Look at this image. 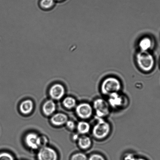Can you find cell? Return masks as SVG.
I'll return each mask as SVG.
<instances>
[{"instance_id":"1","label":"cell","mask_w":160,"mask_h":160,"mask_svg":"<svg viewBox=\"0 0 160 160\" xmlns=\"http://www.w3.org/2000/svg\"><path fill=\"white\" fill-rule=\"evenodd\" d=\"M95 118L97 122L92 128V135L98 139L106 138L110 133L111 125L104 118L96 117Z\"/></svg>"},{"instance_id":"2","label":"cell","mask_w":160,"mask_h":160,"mask_svg":"<svg viewBox=\"0 0 160 160\" xmlns=\"http://www.w3.org/2000/svg\"><path fill=\"white\" fill-rule=\"evenodd\" d=\"M121 84L115 78H106L102 82L101 91L103 95L109 96L114 92H119L121 89Z\"/></svg>"},{"instance_id":"3","label":"cell","mask_w":160,"mask_h":160,"mask_svg":"<svg viewBox=\"0 0 160 160\" xmlns=\"http://www.w3.org/2000/svg\"><path fill=\"white\" fill-rule=\"evenodd\" d=\"M136 60L139 67L142 71L149 72L154 66V58L148 51H141L138 53Z\"/></svg>"},{"instance_id":"4","label":"cell","mask_w":160,"mask_h":160,"mask_svg":"<svg viewBox=\"0 0 160 160\" xmlns=\"http://www.w3.org/2000/svg\"><path fill=\"white\" fill-rule=\"evenodd\" d=\"M95 113V117L104 118L109 115L110 106L107 101L102 98H98L94 100L92 106Z\"/></svg>"},{"instance_id":"5","label":"cell","mask_w":160,"mask_h":160,"mask_svg":"<svg viewBox=\"0 0 160 160\" xmlns=\"http://www.w3.org/2000/svg\"><path fill=\"white\" fill-rule=\"evenodd\" d=\"M107 102L110 107L120 109L126 104V98L120 92H114L108 96Z\"/></svg>"},{"instance_id":"6","label":"cell","mask_w":160,"mask_h":160,"mask_svg":"<svg viewBox=\"0 0 160 160\" xmlns=\"http://www.w3.org/2000/svg\"><path fill=\"white\" fill-rule=\"evenodd\" d=\"M93 111L92 106L88 103H80L76 108L77 115L80 118L84 120L90 118L93 114Z\"/></svg>"},{"instance_id":"7","label":"cell","mask_w":160,"mask_h":160,"mask_svg":"<svg viewBox=\"0 0 160 160\" xmlns=\"http://www.w3.org/2000/svg\"><path fill=\"white\" fill-rule=\"evenodd\" d=\"M37 158L38 160H57L58 155L53 148L44 147L39 150Z\"/></svg>"},{"instance_id":"8","label":"cell","mask_w":160,"mask_h":160,"mask_svg":"<svg viewBox=\"0 0 160 160\" xmlns=\"http://www.w3.org/2000/svg\"><path fill=\"white\" fill-rule=\"evenodd\" d=\"M25 142L28 147L33 150H37L42 147L41 137L34 133H30L25 138Z\"/></svg>"},{"instance_id":"9","label":"cell","mask_w":160,"mask_h":160,"mask_svg":"<svg viewBox=\"0 0 160 160\" xmlns=\"http://www.w3.org/2000/svg\"><path fill=\"white\" fill-rule=\"evenodd\" d=\"M65 92V88L63 86L59 84L53 85L49 91L50 96L54 100L60 99L64 96Z\"/></svg>"},{"instance_id":"10","label":"cell","mask_w":160,"mask_h":160,"mask_svg":"<svg viewBox=\"0 0 160 160\" xmlns=\"http://www.w3.org/2000/svg\"><path fill=\"white\" fill-rule=\"evenodd\" d=\"M68 118L65 114L59 113L52 116L51 121L53 124L56 126H61L66 123Z\"/></svg>"},{"instance_id":"11","label":"cell","mask_w":160,"mask_h":160,"mask_svg":"<svg viewBox=\"0 0 160 160\" xmlns=\"http://www.w3.org/2000/svg\"><path fill=\"white\" fill-rule=\"evenodd\" d=\"M56 109L55 103L52 100H48L44 104L43 111L46 116H50L55 112Z\"/></svg>"},{"instance_id":"12","label":"cell","mask_w":160,"mask_h":160,"mask_svg":"<svg viewBox=\"0 0 160 160\" xmlns=\"http://www.w3.org/2000/svg\"><path fill=\"white\" fill-rule=\"evenodd\" d=\"M78 140V146L81 149H88L91 146L92 141L89 136H83L79 137Z\"/></svg>"},{"instance_id":"13","label":"cell","mask_w":160,"mask_h":160,"mask_svg":"<svg viewBox=\"0 0 160 160\" xmlns=\"http://www.w3.org/2000/svg\"><path fill=\"white\" fill-rule=\"evenodd\" d=\"M34 108V103L31 100H27L22 102L20 106V109L23 114L30 113Z\"/></svg>"},{"instance_id":"14","label":"cell","mask_w":160,"mask_h":160,"mask_svg":"<svg viewBox=\"0 0 160 160\" xmlns=\"http://www.w3.org/2000/svg\"><path fill=\"white\" fill-rule=\"evenodd\" d=\"M76 128L79 134L85 135L90 131V125L88 122L82 121L78 122Z\"/></svg>"},{"instance_id":"15","label":"cell","mask_w":160,"mask_h":160,"mask_svg":"<svg viewBox=\"0 0 160 160\" xmlns=\"http://www.w3.org/2000/svg\"><path fill=\"white\" fill-rule=\"evenodd\" d=\"M152 41L149 38L145 37L139 42V47L142 51H147L152 46Z\"/></svg>"},{"instance_id":"16","label":"cell","mask_w":160,"mask_h":160,"mask_svg":"<svg viewBox=\"0 0 160 160\" xmlns=\"http://www.w3.org/2000/svg\"><path fill=\"white\" fill-rule=\"evenodd\" d=\"M64 106L68 109H71L76 106V100L73 97H67L63 102Z\"/></svg>"},{"instance_id":"17","label":"cell","mask_w":160,"mask_h":160,"mask_svg":"<svg viewBox=\"0 0 160 160\" xmlns=\"http://www.w3.org/2000/svg\"><path fill=\"white\" fill-rule=\"evenodd\" d=\"M54 0H41L40 5L42 9L48 10L54 6Z\"/></svg>"},{"instance_id":"18","label":"cell","mask_w":160,"mask_h":160,"mask_svg":"<svg viewBox=\"0 0 160 160\" xmlns=\"http://www.w3.org/2000/svg\"><path fill=\"white\" fill-rule=\"evenodd\" d=\"M88 158L84 153L79 152L73 155L70 160H88Z\"/></svg>"},{"instance_id":"19","label":"cell","mask_w":160,"mask_h":160,"mask_svg":"<svg viewBox=\"0 0 160 160\" xmlns=\"http://www.w3.org/2000/svg\"><path fill=\"white\" fill-rule=\"evenodd\" d=\"M88 160H106V158L102 155L100 153H95L90 155Z\"/></svg>"},{"instance_id":"20","label":"cell","mask_w":160,"mask_h":160,"mask_svg":"<svg viewBox=\"0 0 160 160\" xmlns=\"http://www.w3.org/2000/svg\"><path fill=\"white\" fill-rule=\"evenodd\" d=\"M0 160H15L10 153L7 152L0 153Z\"/></svg>"},{"instance_id":"21","label":"cell","mask_w":160,"mask_h":160,"mask_svg":"<svg viewBox=\"0 0 160 160\" xmlns=\"http://www.w3.org/2000/svg\"><path fill=\"white\" fill-rule=\"evenodd\" d=\"M135 155L132 153H127L124 155L123 160H134L136 158Z\"/></svg>"},{"instance_id":"22","label":"cell","mask_w":160,"mask_h":160,"mask_svg":"<svg viewBox=\"0 0 160 160\" xmlns=\"http://www.w3.org/2000/svg\"><path fill=\"white\" fill-rule=\"evenodd\" d=\"M66 123L67 128L73 130L76 128V125H75V122L71 120L67 121Z\"/></svg>"},{"instance_id":"23","label":"cell","mask_w":160,"mask_h":160,"mask_svg":"<svg viewBox=\"0 0 160 160\" xmlns=\"http://www.w3.org/2000/svg\"><path fill=\"white\" fill-rule=\"evenodd\" d=\"M134 160H148L147 159H145V158H140V157H136V158H135Z\"/></svg>"},{"instance_id":"24","label":"cell","mask_w":160,"mask_h":160,"mask_svg":"<svg viewBox=\"0 0 160 160\" xmlns=\"http://www.w3.org/2000/svg\"><path fill=\"white\" fill-rule=\"evenodd\" d=\"M79 137L78 136L77 134H75V135L74 136L73 139L74 140H78V139H79Z\"/></svg>"},{"instance_id":"25","label":"cell","mask_w":160,"mask_h":160,"mask_svg":"<svg viewBox=\"0 0 160 160\" xmlns=\"http://www.w3.org/2000/svg\"><path fill=\"white\" fill-rule=\"evenodd\" d=\"M57 1H62V0H57Z\"/></svg>"}]
</instances>
